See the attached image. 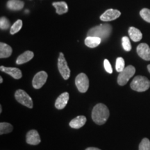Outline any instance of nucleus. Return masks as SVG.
<instances>
[{
  "label": "nucleus",
  "instance_id": "f257e3e1",
  "mask_svg": "<svg viewBox=\"0 0 150 150\" xmlns=\"http://www.w3.org/2000/svg\"><path fill=\"white\" fill-rule=\"evenodd\" d=\"M110 115L109 110L104 104H98L93 108L92 119L97 125H102L106 123Z\"/></svg>",
  "mask_w": 150,
  "mask_h": 150
},
{
  "label": "nucleus",
  "instance_id": "f03ea898",
  "mask_svg": "<svg viewBox=\"0 0 150 150\" xmlns=\"http://www.w3.org/2000/svg\"><path fill=\"white\" fill-rule=\"evenodd\" d=\"M112 31V27L110 24H100L92 28L87 33L88 36H95L100 38L102 40L106 39L109 36Z\"/></svg>",
  "mask_w": 150,
  "mask_h": 150
},
{
  "label": "nucleus",
  "instance_id": "7ed1b4c3",
  "mask_svg": "<svg viewBox=\"0 0 150 150\" xmlns=\"http://www.w3.org/2000/svg\"><path fill=\"white\" fill-rule=\"evenodd\" d=\"M132 90L137 92H145L150 87V81L143 76H136L130 84Z\"/></svg>",
  "mask_w": 150,
  "mask_h": 150
},
{
  "label": "nucleus",
  "instance_id": "20e7f679",
  "mask_svg": "<svg viewBox=\"0 0 150 150\" xmlns=\"http://www.w3.org/2000/svg\"><path fill=\"white\" fill-rule=\"evenodd\" d=\"M136 72V68L132 65L125 67L123 71L120 72L117 77V83L120 86H125L129 80L134 76Z\"/></svg>",
  "mask_w": 150,
  "mask_h": 150
},
{
  "label": "nucleus",
  "instance_id": "39448f33",
  "mask_svg": "<svg viewBox=\"0 0 150 150\" xmlns=\"http://www.w3.org/2000/svg\"><path fill=\"white\" fill-rule=\"evenodd\" d=\"M58 68L61 76L65 80L68 79L70 76V70L69 68L65 58L62 52L59 54V59H58Z\"/></svg>",
  "mask_w": 150,
  "mask_h": 150
},
{
  "label": "nucleus",
  "instance_id": "423d86ee",
  "mask_svg": "<svg viewBox=\"0 0 150 150\" xmlns=\"http://www.w3.org/2000/svg\"><path fill=\"white\" fill-rule=\"evenodd\" d=\"M15 97H16V100L23 106H27L29 108H33V104L32 99L23 90H18L15 93Z\"/></svg>",
  "mask_w": 150,
  "mask_h": 150
},
{
  "label": "nucleus",
  "instance_id": "0eeeda50",
  "mask_svg": "<svg viewBox=\"0 0 150 150\" xmlns=\"http://www.w3.org/2000/svg\"><path fill=\"white\" fill-rule=\"evenodd\" d=\"M75 84L80 93H84L87 92L89 88V79L87 75L84 73H80L76 76Z\"/></svg>",
  "mask_w": 150,
  "mask_h": 150
},
{
  "label": "nucleus",
  "instance_id": "6e6552de",
  "mask_svg": "<svg viewBox=\"0 0 150 150\" xmlns=\"http://www.w3.org/2000/svg\"><path fill=\"white\" fill-rule=\"evenodd\" d=\"M48 75L45 71H40L35 75L32 81L33 87L35 89H40L44 86L47 79Z\"/></svg>",
  "mask_w": 150,
  "mask_h": 150
},
{
  "label": "nucleus",
  "instance_id": "1a4fd4ad",
  "mask_svg": "<svg viewBox=\"0 0 150 150\" xmlns=\"http://www.w3.org/2000/svg\"><path fill=\"white\" fill-rule=\"evenodd\" d=\"M121 16L120 11L116 9H108L100 16V20L104 22H109L115 20Z\"/></svg>",
  "mask_w": 150,
  "mask_h": 150
},
{
  "label": "nucleus",
  "instance_id": "9d476101",
  "mask_svg": "<svg viewBox=\"0 0 150 150\" xmlns=\"http://www.w3.org/2000/svg\"><path fill=\"white\" fill-rule=\"evenodd\" d=\"M137 53L145 61H150V47L146 43H141L136 48Z\"/></svg>",
  "mask_w": 150,
  "mask_h": 150
},
{
  "label": "nucleus",
  "instance_id": "9b49d317",
  "mask_svg": "<svg viewBox=\"0 0 150 150\" xmlns=\"http://www.w3.org/2000/svg\"><path fill=\"white\" fill-rule=\"evenodd\" d=\"M26 141L29 145H37L40 143L41 140L38 132L36 130H31L27 133Z\"/></svg>",
  "mask_w": 150,
  "mask_h": 150
},
{
  "label": "nucleus",
  "instance_id": "f8f14e48",
  "mask_svg": "<svg viewBox=\"0 0 150 150\" xmlns=\"http://www.w3.org/2000/svg\"><path fill=\"white\" fill-rule=\"evenodd\" d=\"M0 70L1 72H4L6 74L11 75L13 78L16 79H20L22 78V72L20 69L16 68V67H8L5 66L0 67Z\"/></svg>",
  "mask_w": 150,
  "mask_h": 150
},
{
  "label": "nucleus",
  "instance_id": "ddd939ff",
  "mask_svg": "<svg viewBox=\"0 0 150 150\" xmlns=\"http://www.w3.org/2000/svg\"><path fill=\"white\" fill-rule=\"evenodd\" d=\"M69 93L67 92L62 93L60 96L56 99L55 102V107L59 110L63 109L68 102L69 100Z\"/></svg>",
  "mask_w": 150,
  "mask_h": 150
},
{
  "label": "nucleus",
  "instance_id": "4468645a",
  "mask_svg": "<svg viewBox=\"0 0 150 150\" xmlns=\"http://www.w3.org/2000/svg\"><path fill=\"white\" fill-rule=\"evenodd\" d=\"M86 117L83 115L77 116L72 120L70 122V126L73 129H80L85 125L86 122Z\"/></svg>",
  "mask_w": 150,
  "mask_h": 150
},
{
  "label": "nucleus",
  "instance_id": "2eb2a0df",
  "mask_svg": "<svg viewBox=\"0 0 150 150\" xmlns=\"http://www.w3.org/2000/svg\"><path fill=\"white\" fill-rule=\"evenodd\" d=\"M33 56H34L33 52L31 51H26L23 54H22L21 55L18 56V59L16 60V63L18 65L24 64V63H27V62L31 61L33 58Z\"/></svg>",
  "mask_w": 150,
  "mask_h": 150
},
{
  "label": "nucleus",
  "instance_id": "dca6fc26",
  "mask_svg": "<svg viewBox=\"0 0 150 150\" xmlns=\"http://www.w3.org/2000/svg\"><path fill=\"white\" fill-rule=\"evenodd\" d=\"M12 52L13 50L11 46L4 42L0 43V58L1 59L9 57L12 54Z\"/></svg>",
  "mask_w": 150,
  "mask_h": 150
},
{
  "label": "nucleus",
  "instance_id": "f3484780",
  "mask_svg": "<svg viewBox=\"0 0 150 150\" xmlns=\"http://www.w3.org/2000/svg\"><path fill=\"white\" fill-rule=\"evenodd\" d=\"M129 35L130 38L134 42H138L142 38L141 31L134 27H131L129 29Z\"/></svg>",
  "mask_w": 150,
  "mask_h": 150
},
{
  "label": "nucleus",
  "instance_id": "a211bd4d",
  "mask_svg": "<svg viewBox=\"0 0 150 150\" xmlns=\"http://www.w3.org/2000/svg\"><path fill=\"white\" fill-rule=\"evenodd\" d=\"M24 6V1L21 0H9L7 2V8L13 11L21 10L23 8Z\"/></svg>",
  "mask_w": 150,
  "mask_h": 150
},
{
  "label": "nucleus",
  "instance_id": "6ab92c4d",
  "mask_svg": "<svg viewBox=\"0 0 150 150\" xmlns=\"http://www.w3.org/2000/svg\"><path fill=\"white\" fill-rule=\"evenodd\" d=\"M102 42L100 38L95 36H87L85 39V45L90 48H95L99 46Z\"/></svg>",
  "mask_w": 150,
  "mask_h": 150
},
{
  "label": "nucleus",
  "instance_id": "aec40b11",
  "mask_svg": "<svg viewBox=\"0 0 150 150\" xmlns=\"http://www.w3.org/2000/svg\"><path fill=\"white\" fill-rule=\"evenodd\" d=\"M54 7H55L56 13L59 15L64 14L68 11V6L65 1H59V2H54L52 4Z\"/></svg>",
  "mask_w": 150,
  "mask_h": 150
},
{
  "label": "nucleus",
  "instance_id": "412c9836",
  "mask_svg": "<svg viewBox=\"0 0 150 150\" xmlns=\"http://www.w3.org/2000/svg\"><path fill=\"white\" fill-rule=\"evenodd\" d=\"M13 129V127L11 124L7 122H1L0 123V134H8L11 132Z\"/></svg>",
  "mask_w": 150,
  "mask_h": 150
},
{
  "label": "nucleus",
  "instance_id": "4be33fe9",
  "mask_svg": "<svg viewBox=\"0 0 150 150\" xmlns=\"http://www.w3.org/2000/svg\"><path fill=\"white\" fill-rule=\"evenodd\" d=\"M22 21L21 20H18L13 24L12 27H11L10 29V33L11 34L13 35L16 34V33H18L20 29H22Z\"/></svg>",
  "mask_w": 150,
  "mask_h": 150
},
{
  "label": "nucleus",
  "instance_id": "5701e85b",
  "mask_svg": "<svg viewBox=\"0 0 150 150\" xmlns=\"http://www.w3.org/2000/svg\"><path fill=\"white\" fill-rule=\"evenodd\" d=\"M125 68V60L123 58L118 57L116 59V64H115V69L118 72H121L122 71L124 70Z\"/></svg>",
  "mask_w": 150,
  "mask_h": 150
},
{
  "label": "nucleus",
  "instance_id": "b1692460",
  "mask_svg": "<svg viewBox=\"0 0 150 150\" xmlns=\"http://www.w3.org/2000/svg\"><path fill=\"white\" fill-rule=\"evenodd\" d=\"M122 47L124 50L127 52L131 51V45L130 42V40H129V38L128 37L125 36L122 38Z\"/></svg>",
  "mask_w": 150,
  "mask_h": 150
},
{
  "label": "nucleus",
  "instance_id": "393cba45",
  "mask_svg": "<svg viewBox=\"0 0 150 150\" xmlns=\"http://www.w3.org/2000/svg\"><path fill=\"white\" fill-rule=\"evenodd\" d=\"M140 15L141 18L146 22L150 23V10L148 8H143L140 11Z\"/></svg>",
  "mask_w": 150,
  "mask_h": 150
},
{
  "label": "nucleus",
  "instance_id": "a878e982",
  "mask_svg": "<svg viewBox=\"0 0 150 150\" xmlns=\"http://www.w3.org/2000/svg\"><path fill=\"white\" fill-rule=\"evenodd\" d=\"M139 150H150V141L147 138H143L139 145Z\"/></svg>",
  "mask_w": 150,
  "mask_h": 150
},
{
  "label": "nucleus",
  "instance_id": "bb28decb",
  "mask_svg": "<svg viewBox=\"0 0 150 150\" xmlns=\"http://www.w3.org/2000/svg\"><path fill=\"white\" fill-rule=\"evenodd\" d=\"M11 27L9 20L5 17H1L0 19V28L2 30H6Z\"/></svg>",
  "mask_w": 150,
  "mask_h": 150
},
{
  "label": "nucleus",
  "instance_id": "cd10ccee",
  "mask_svg": "<svg viewBox=\"0 0 150 150\" xmlns=\"http://www.w3.org/2000/svg\"><path fill=\"white\" fill-rule=\"evenodd\" d=\"M104 68H105V70H106V72H107L108 73H109V74H112V69L111 65H110V62L108 61L107 59L104 60Z\"/></svg>",
  "mask_w": 150,
  "mask_h": 150
},
{
  "label": "nucleus",
  "instance_id": "c85d7f7f",
  "mask_svg": "<svg viewBox=\"0 0 150 150\" xmlns=\"http://www.w3.org/2000/svg\"><path fill=\"white\" fill-rule=\"evenodd\" d=\"M86 150H101V149H99L98 148H96V147H88Z\"/></svg>",
  "mask_w": 150,
  "mask_h": 150
},
{
  "label": "nucleus",
  "instance_id": "c756f323",
  "mask_svg": "<svg viewBox=\"0 0 150 150\" xmlns=\"http://www.w3.org/2000/svg\"><path fill=\"white\" fill-rule=\"evenodd\" d=\"M147 70H148V71H149V73H150V64L147 65Z\"/></svg>",
  "mask_w": 150,
  "mask_h": 150
},
{
  "label": "nucleus",
  "instance_id": "7c9ffc66",
  "mask_svg": "<svg viewBox=\"0 0 150 150\" xmlns=\"http://www.w3.org/2000/svg\"><path fill=\"white\" fill-rule=\"evenodd\" d=\"M3 82V79H2V77H1V76H0V83H2Z\"/></svg>",
  "mask_w": 150,
  "mask_h": 150
},
{
  "label": "nucleus",
  "instance_id": "2f4dec72",
  "mask_svg": "<svg viewBox=\"0 0 150 150\" xmlns=\"http://www.w3.org/2000/svg\"><path fill=\"white\" fill-rule=\"evenodd\" d=\"M1 111H2V107H1V106H0V112H1Z\"/></svg>",
  "mask_w": 150,
  "mask_h": 150
}]
</instances>
